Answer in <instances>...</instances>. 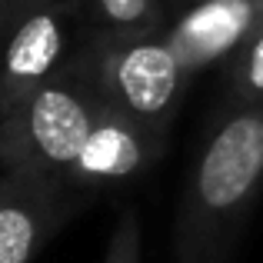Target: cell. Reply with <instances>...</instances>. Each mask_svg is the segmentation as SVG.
Here are the masks:
<instances>
[{"label": "cell", "instance_id": "6da1fadb", "mask_svg": "<svg viewBox=\"0 0 263 263\" xmlns=\"http://www.w3.org/2000/svg\"><path fill=\"white\" fill-rule=\"evenodd\" d=\"M263 190V103L230 107L186 170L174 263H230Z\"/></svg>", "mask_w": 263, "mask_h": 263}, {"label": "cell", "instance_id": "7a4b0ae2", "mask_svg": "<svg viewBox=\"0 0 263 263\" xmlns=\"http://www.w3.org/2000/svg\"><path fill=\"white\" fill-rule=\"evenodd\" d=\"M107 107L87 47L44 87L0 117V163L7 174L64 177Z\"/></svg>", "mask_w": 263, "mask_h": 263}, {"label": "cell", "instance_id": "3957f363", "mask_svg": "<svg viewBox=\"0 0 263 263\" xmlns=\"http://www.w3.org/2000/svg\"><path fill=\"white\" fill-rule=\"evenodd\" d=\"M97 84L103 100L140 123L167 134L190 73L170 50L167 33H100L90 37Z\"/></svg>", "mask_w": 263, "mask_h": 263}, {"label": "cell", "instance_id": "277c9868", "mask_svg": "<svg viewBox=\"0 0 263 263\" xmlns=\"http://www.w3.org/2000/svg\"><path fill=\"white\" fill-rule=\"evenodd\" d=\"M84 13V0H40L10 17L0 50V117L24 103L87 47V40L77 44Z\"/></svg>", "mask_w": 263, "mask_h": 263}, {"label": "cell", "instance_id": "5b68a950", "mask_svg": "<svg viewBox=\"0 0 263 263\" xmlns=\"http://www.w3.org/2000/svg\"><path fill=\"white\" fill-rule=\"evenodd\" d=\"M163 137L167 134L107 103L97 117L87 143L80 147L77 160L64 170V180L70 186H107L130 180L160 157Z\"/></svg>", "mask_w": 263, "mask_h": 263}, {"label": "cell", "instance_id": "8992f818", "mask_svg": "<svg viewBox=\"0 0 263 263\" xmlns=\"http://www.w3.org/2000/svg\"><path fill=\"white\" fill-rule=\"evenodd\" d=\"M260 30L257 0H203L183 7L174 24H167V44L183 70L200 73L203 67L233 57Z\"/></svg>", "mask_w": 263, "mask_h": 263}, {"label": "cell", "instance_id": "52a82bcc", "mask_svg": "<svg viewBox=\"0 0 263 263\" xmlns=\"http://www.w3.org/2000/svg\"><path fill=\"white\" fill-rule=\"evenodd\" d=\"M64 177L7 174L0 180V263H30L67 213Z\"/></svg>", "mask_w": 263, "mask_h": 263}, {"label": "cell", "instance_id": "ba28073f", "mask_svg": "<svg viewBox=\"0 0 263 263\" xmlns=\"http://www.w3.org/2000/svg\"><path fill=\"white\" fill-rule=\"evenodd\" d=\"M84 10L100 33L167 30V0H84Z\"/></svg>", "mask_w": 263, "mask_h": 263}, {"label": "cell", "instance_id": "9c48e42d", "mask_svg": "<svg viewBox=\"0 0 263 263\" xmlns=\"http://www.w3.org/2000/svg\"><path fill=\"white\" fill-rule=\"evenodd\" d=\"M227 84H230V107L263 103V27L233 53Z\"/></svg>", "mask_w": 263, "mask_h": 263}, {"label": "cell", "instance_id": "30bf717a", "mask_svg": "<svg viewBox=\"0 0 263 263\" xmlns=\"http://www.w3.org/2000/svg\"><path fill=\"white\" fill-rule=\"evenodd\" d=\"M103 263H140V217L134 206H127L117 220Z\"/></svg>", "mask_w": 263, "mask_h": 263}, {"label": "cell", "instance_id": "8fae6325", "mask_svg": "<svg viewBox=\"0 0 263 263\" xmlns=\"http://www.w3.org/2000/svg\"><path fill=\"white\" fill-rule=\"evenodd\" d=\"M7 4V24H10V17H17L24 7H30V4H40V0H4Z\"/></svg>", "mask_w": 263, "mask_h": 263}, {"label": "cell", "instance_id": "7c38bea8", "mask_svg": "<svg viewBox=\"0 0 263 263\" xmlns=\"http://www.w3.org/2000/svg\"><path fill=\"white\" fill-rule=\"evenodd\" d=\"M4 37H7V4L0 0V50H4Z\"/></svg>", "mask_w": 263, "mask_h": 263}, {"label": "cell", "instance_id": "4fadbf2b", "mask_svg": "<svg viewBox=\"0 0 263 263\" xmlns=\"http://www.w3.org/2000/svg\"><path fill=\"white\" fill-rule=\"evenodd\" d=\"M174 4H180V7H193V4H203V0H174Z\"/></svg>", "mask_w": 263, "mask_h": 263}, {"label": "cell", "instance_id": "5bb4252c", "mask_svg": "<svg viewBox=\"0 0 263 263\" xmlns=\"http://www.w3.org/2000/svg\"><path fill=\"white\" fill-rule=\"evenodd\" d=\"M257 10H260V27H263V0H257Z\"/></svg>", "mask_w": 263, "mask_h": 263}]
</instances>
